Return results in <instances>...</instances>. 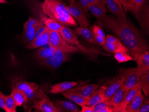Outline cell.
<instances>
[{"label": "cell", "instance_id": "obj_1", "mask_svg": "<svg viewBox=\"0 0 149 112\" xmlns=\"http://www.w3.org/2000/svg\"><path fill=\"white\" fill-rule=\"evenodd\" d=\"M104 27L112 32L128 49L135 61L140 55L149 51V44L138 28L129 20L123 21L104 14L99 18Z\"/></svg>", "mask_w": 149, "mask_h": 112}, {"label": "cell", "instance_id": "obj_2", "mask_svg": "<svg viewBox=\"0 0 149 112\" xmlns=\"http://www.w3.org/2000/svg\"><path fill=\"white\" fill-rule=\"evenodd\" d=\"M42 8L45 15L64 26H78L75 19L68 12L67 6L61 0H44Z\"/></svg>", "mask_w": 149, "mask_h": 112}, {"label": "cell", "instance_id": "obj_3", "mask_svg": "<svg viewBox=\"0 0 149 112\" xmlns=\"http://www.w3.org/2000/svg\"><path fill=\"white\" fill-rule=\"evenodd\" d=\"M118 71L120 81L124 88L125 93L137 83L143 75L137 67L125 69L121 68Z\"/></svg>", "mask_w": 149, "mask_h": 112}, {"label": "cell", "instance_id": "obj_4", "mask_svg": "<svg viewBox=\"0 0 149 112\" xmlns=\"http://www.w3.org/2000/svg\"><path fill=\"white\" fill-rule=\"evenodd\" d=\"M59 33L61 36L68 44L69 45H75L77 46L78 49L86 54L91 55L103 54V53L97 50L88 48L81 45L74 33L72 31H71V29L67 27V26L63 25Z\"/></svg>", "mask_w": 149, "mask_h": 112}, {"label": "cell", "instance_id": "obj_5", "mask_svg": "<svg viewBox=\"0 0 149 112\" xmlns=\"http://www.w3.org/2000/svg\"><path fill=\"white\" fill-rule=\"evenodd\" d=\"M49 42L51 46L56 47L66 52L72 53L77 52L78 49L77 47L68 44L60 35L58 32L51 31Z\"/></svg>", "mask_w": 149, "mask_h": 112}, {"label": "cell", "instance_id": "obj_6", "mask_svg": "<svg viewBox=\"0 0 149 112\" xmlns=\"http://www.w3.org/2000/svg\"><path fill=\"white\" fill-rule=\"evenodd\" d=\"M67 10L69 14L76 19L80 27L88 28L90 25V22L85 15V12L77 3L67 6Z\"/></svg>", "mask_w": 149, "mask_h": 112}, {"label": "cell", "instance_id": "obj_7", "mask_svg": "<svg viewBox=\"0 0 149 112\" xmlns=\"http://www.w3.org/2000/svg\"><path fill=\"white\" fill-rule=\"evenodd\" d=\"M31 108L42 112H59V110L55 104H54L47 96L34 103L32 105Z\"/></svg>", "mask_w": 149, "mask_h": 112}, {"label": "cell", "instance_id": "obj_8", "mask_svg": "<svg viewBox=\"0 0 149 112\" xmlns=\"http://www.w3.org/2000/svg\"><path fill=\"white\" fill-rule=\"evenodd\" d=\"M141 83L140 80H139L134 87L128 90L125 94L123 99L118 108L117 112H124L125 109L127 104L132 101L138 91L141 90Z\"/></svg>", "mask_w": 149, "mask_h": 112}, {"label": "cell", "instance_id": "obj_9", "mask_svg": "<svg viewBox=\"0 0 149 112\" xmlns=\"http://www.w3.org/2000/svg\"><path fill=\"white\" fill-rule=\"evenodd\" d=\"M123 83L119 77H116L104 84L105 88L104 97L102 101H107L111 98L114 93L120 87Z\"/></svg>", "mask_w": 149, "mask_h": 112}, {"label": "cell", "instance_id": "obj_10", "mask_svg": "<svg viewBox=\"0 0 149 112\" xmlns=\"http://www.w3.org/2000/svg\"><path fill=\"white\" fill-rule=\"evenodd\" d=\"M105 5L109 11L113 13L115 17L120 20L126 21L127 20L123 6L119 5L114 0H104Z\"/></svg>", "mask_w": 149, "mask_h": 112}, {"label": "cell", "instance_id": "obj_11", "mask_svg": "<svg viewBox=\"0 0 149 112\" xmlns=\"http://www.w3.org/2000/svg\"><path fill=\"white\" fill-rule=\"evenodd\" d=\"M51 31L47 27L41 35L36 38L27 44L25 48L27 49H34L40 47L41 46L49 41Z\"/></svg>", "mask_w": 149, "mask_h": 112}, {"label": "cell", "instance_id": "obj_12", "mask_svg": "<svg viewBox=\"0 0 149 112\" xmlns=\"http://www.w3.org/2000/svg\"><path fill=\"white\" fill-rule=\"evenodd\" d=\"M100 84H85L80 86L74 87L72 88H71L72 91L76 92L79 95L82 96L84 98L89 100L93 93L96 91Z\"/></svg>", "mask_w": 149, "mask_h": 112}, {"label": "cell", "instance_id": "obj_13", "mask_svg": "<svg viewBox=\"0 0 149 112\" xmlns=\"http://www.w3.org/2000/svg\"><path fill=\"white\" fill-rule=\"evenodd\" d=\"M135 17L143 30L146 32H149V6L146 5V2L135 16Z\"/></svg>", "mask_w": 149, "mask_h": 112}, {"label": "cell", "instance_id": "obj_14", "mask_svg": "<svg viewBox=\"0 0 149 112\" xmlns=\"http://www.w3.org/2000/svg\"><path fill=\"white\" fill-rule=\"evenodd\" d=\"M26 96L28 102L27 104H33L36 102L41 100L46 97L44 92L39 88H28L23 91Z\"/></svg>", "mask_w": 149, "mask_h": 112}, {"label": "cell", "instance_id": "obj_15", "mask_svg": "<svg viewBox=\"0 0 149 112\" xmlns=\"http://www.w3.org/2000/svg\"><path fill=\"white\" fill-rule=\"evenodd\" d=\"M88 10L96 18L99 19L104 14H105L107 12L105 1L100 0L97 4L89 5L88 7Z\"/></svg>", "mask_w": 149, "mask_h": 112}, {"label": "cell", "instance_id": "obj_16", "mask_svg": "<svg viewBox=\"0 0 149 112\" xmlns=\"http://www.w3.org/2000/svg\"><path fill=\"white\" fill-rule=\"evenodd\" d=\"M145 97L143 95L141 90L138 91L132 101L127 104L124 112H136L144 100Z\"/></svg>", "mask_w": 149, "mask_h": 112}, {"label": "cell", "instance_id": "obj_17", "mask_svg": "<svg viewBox=\"0 0 149 112\" xmlns=\"http://www.w3.org/2000/svg\"><path fill=\"white\" fill-rule=\"evenodd\" d=\"M61 94L66 98L68 99L81 106L83 105H87L89 102V100L84 98L82 96L72 91L71 89L62 92Z\"/></svg>", "mask_w": 149, "mask_h": 112}, {"label": "cell", "instance_id": "obj_18", "mask_svg": "<svg viewBox=\"0 0 149 112\" xmlns=\"http://www.w3.org/2000/svg\"><path fill=\"white\" fill-rule=\"evenodd\" d=\"M125 94L124 88L122 84L109 99L110 103L113 107V112H117L118 108L123 99Z\"/></svg>", "mask_w": 149, "mask_h": 112}, {"label": "cell", "instance_id": "obj_19", "mask_svg": "<svg viewBox=\"0 0 149 112\" xmlns=\"http://www.w3.org/2000/svg\"><path fill=\"white\" fill-rule=\"evenodd\" d=\"M70 53L58 49L53 54V64L52 68L56 69L69 59Z\"/></svg>", "mask_w": 149, "mask_h": 112}, {"label": "cell", "instance_id": "obj_20", "mask_svg": "<svg viewBox=\"0 0 149 112\" xmlns=\"http://www.w3.org/2000/svg\"><path fill=\"white\" fill-rule=\"evenodd\" d=\"M135 61L137 64V67L143 75L149 72V51L145 52L140 55Z\"/></svg>", "mask_w": 149, "mask_h": 112}, {"label": "cell", "instance_id": "obj_21", "mask_svg": "<svg viewBox=\"0 0 149 112\" xmlns=\"http://www.w3.org/2000/svg\"><path fill=\"white\" fill-rule=\"evenodd\" d=\"M55 105L59 110V112H80V109L77 105L70 101L56 100Z\"/></svg>", "mask_w": 149, "mask_h": 112}, {"label": "cell", "instance_id": "obj_22", "mask_svg": "<svg viewBox=\"0 0 149 112\" xmlns=\"http://www.w3.org/2000/svg\"><path fill=\"white\" fill-rule=\"evenodd\" d=\"M77 85L76 82H63L51 86L50 93L52 94H57L69 90Z\"/></svg>", "mask_w": 149, "mask_h": 112}, {"label": "cell", "instance_id": "obj_23", "mask_svg": "<svg viewBox=\"0 0 149 112\" xmlns=\"http://www.w3.org/2000/svg\"><path fill=\"white\" fill-rule=\"evenodd\" d=\"M103 47L106 51L112 53L113 54H115L119 52H124L130 53L128 49L120 41L115 43L105 42L104 45L103 46Z\"/></svg>", "mask_w": 149, "mask_h": 112}, {"label": "cell", "instance_id": "obj_24", "mask_svg": "<svg viewBox=\"0 0 149 112\" xmlns=\"http://www.w3.org/2000/svg\"><path fill=\"white\" fill-rule=\"evenodd\" d=\"M105 89V88L104 85L99 89L97 88L92 94L87 105L91 107L99 103L102 102Z\"/></svg>", "mask_w": 149, "mask_h": 112}, {"label": "cell", "instance_id": "obj_25", "mask_svg": "<svg viewBox=\"0 0 149 112\" xmlns=\"http://www.w3.org/2000/svg\"><path fill=\"white\" fill-rule=\"evenodd\" d=\"M38 23L36 25L23 26L22 40L25 43L31 42L34 39Z\"/></svg>", "mask_w": 149, "mask_h": 112}, {"label": "cell", "instance_id": "obj_26", "mask_svg": "<svg viewBox=\"0 0 149 112\" xmlns=\"http://www.w3.org/2000/svg\"><path fill=\"white\" fill-rule=\"evenodd\" d=\"M11 94L12 95L17 107L25 106L28 102L26 96L22 91L12 88Z\"/></svg>", "mask_w": 149, "mask_h": 112}, {"label": "cell", "instance_id": "obj_27", "mask_svg": "<svg viewBox=\"0 0 149 112\" xmlns=\"http://www.w3.org/2000/svg\"><path fill=\"white\" fill-rule=\"evenodd\" d=\"M75 31L78 35L84 38L89 43L93 45L97 44L95 40L93 34H92L90 30L87 27H77Z\"/></svg>", "mask_w": 149, "mask_h": 112}, {"label": "cell", "instance_id": "obj_28", "mask_svg": "<svg viewBox=\"0 0 149 112\" xmlns=\"http://www.w3.org/2000/svg\"><path fill=\"white\" fill-rule=\"evenodd\" d=\"M58 48L51 46L46 49H40L36 52V58L39 61H42L52 56Z\"/></svg>", "mask_w": 149, "mask_h": 112}, {"label": "cell", "instance_id": "obj_29", "mask_svg": "<svg viewBox=\"0 0 149 112\" xmlns=\"http://www.w3.org/2000/svg\"><path fill=\"white\" fill-rule=\"evenodd\" d=\"M44 24L47 28L51 31L59 32L63 25L51 18H46L44 19Z\"/></svg>", "mask_w": 149, "mask_h": 112}, {"label": "cell", "instance_id": "obj_30", "mask_svg": "<svg viewBox=\"0 0 149 112\" xmlns=\"http://www.w3.org/2000/svg\"><path fill=\"white\" fill-rule=\"evenodd\" d=\"M16 104L11 94L6 96L5 111L6 112H16Z\"/></svg>", "mask_w": 149, "mask_h": 112}, {"label": "cell", "instance_id": "obj_31", "mask_svg": "<svg viewBox=\"0 0 149 112\" xmlns=\"http://www.w3.org/2000/svg\"><path fill=\"white\" fill-rule=\"evenodd\" d=\"M141 89L146 97H149V72L146 74H143L141 77Z\"/></svg>", "mask_w": 149, "mask_h": 112}, {"label": "cell", "instance_id": "obj_32", "mask_svg": "<svg viewBox=\"0 0 149 112\" xmlns=\"http://www.w3.org/2000/svg\"><path fill=\"white\" fill-rule=\"evenodd\" d=\"M12 88L23 92L24 90L28 89V88H37L39 87H38V85L34 82H21L17 83L14 84Z\"/></svg>", "mask_w": 149, "mask_h": 112}, {"label": "cell", "instance_id": "obj_33", "mask_svg": "<svg viewBox=\"0 0 149 112\" xmlns=\"http://www.w3.org/2000/svg\"><path fill=\"white\" fill-rule=\"evenodd\" d=\"M114 58L118 63H123L129 61H133V57L128 53L119 52L114 54Z\"/></svg>", "mask_w": 149, "mask_h": 112}, {"label": "cell", "instance_id": "obj_34", "mask_svg": "<svg viewBox=\"0 0 149 112\" xmlns=\"http://www.w3.org/2000/svg\"><path fill=\"white\" fill-rule=\"evenodd\" d=\"M117 3L123 6L125 11L133 12L134 9V0H114Z\"/></svg>", "mask_w": 149, "mask_h": 112}, {"label": "cell", "instance_id": "obj_35", "mask_svg": "<svg viewBox=\"0 0 149 112\" xmlns=\"http://www.w3.org/2000/svg\"><path fill=\"white\" fill-rule=\"evenodd\" d=\"M107 107H111L113 108L109 100L100 102L93 106H92V108L94 112H100L101 110Z\"/></svg>", "mask_w": 149, "mask_h": 112}, {"label": "cell", "instance_id": "obj_36", "mask_svg": "<svg viewBox=\"0 0 149 112\" xmlns=\"http://www.w3.org/2000/svg\"><path fill=\"white\" fill-rule=\"evenodd\" d=\"M146 1V0H134V9L132 13L135 16L140 10Z\"/></svg>", "mask_w": 149, "mask_h": 112}, {"label": "cell", "instance_id": "obj_37", "mask_svg": "<svg viewBox=\"0 0 149 112\" xmlns=\"http://www.w3.org/2000/svg\"><path fill=\"white\" fill-rule=\"evenodd\" d=\"M149 112V97L145 98L140 107L138 109L136 112Z\"/></svg>", "mask_w": 149, "mask_h": 112}, {"label": "cell", "instance_id": "obj_38", "mask_svg": "<svg viewBox=\"0 0 149 112\" xmlns=\"http://www.w3.org/2000/svg\"><path fill=\"white\" fill-rule=\"evenodd\" d=\"M45 18H42L41 20L39 21V23L37 27L36 31V35H35V38L37 37L38 36L41 35L43 32L45 30V26L44 24V21Z\"/></svg>", "mask_w": 149, "mask_h": 112}, {"label": "cell", "instance_id": "obj_39", "mask_svg": "<svg viewBox=\"0 0 149 112\" xmlns=\"http://www.w3.org/2000/svg\"><path fill=\"white\" fill-rule=\"evenodd\" d=\"M77 4L85 13L87 12L88 7L89 5L88 0H77Z\"/></svg>", "mask_w": 149, "mask_h": 112}, {"label": "cell", "instance_id": "obj_40", "mask_svg": "<svg viewBox=\"0 0 149 112\" xmlns=\"http://www.w3.org/2000/svg\"><path fill=\"white\" fill-rule=\"evenodd\" d=\"M93 34L98 35L104 38H105V33L103 30L101 29L100 26L97 25H95L93 26Z\"/></svg>", "mask_w": 149, "mask_h": 112}, {"label": "cell", "instance_id": "obj_41", "mask_svg": "<svg viewBox=\"0 0 149 112\" xmlns=\"http://www.w3.org/2000/svg\"><path fill=\"white\" fill-rule=\"evenodd\" d=\"M119 39L117 37L111 35H108L105 37V42L115 43L118 42Z\"/></svg>", "mask_w": 149, "mask_h": 112}, {"label": "cell", "instance_id": "obj_42", "mask_svg": "<svg viewBox=\"0 0 149 112\" xmlns=\"http://www.w3.org/2000/svg\"><path fill=\"white\" fill-rule=\"evenodd\" d=\"M94 38L95 40L96 41L97 44L103 46L105 43V38H104L98 35L93 34Z\"/></svg>", "mask_w": 149, "mask_h": 112}, {"label": "cell", "instance_id": "obj_43", "mask_svg": "<svg viewBox=\"0 0 149 112\" xmlns=\"http://www.w3.org/2000/svg\"><path fill=\"white\" fill-rule=\"evenodd\" d=\"M6 97V96L0 91V109L3 110H5Z\"/></svg>", "mask_w": 149, "mask_h": 112}, {"label": "cell", "instance_id": "obj_44", "mask_svg": "<svg viewBox=\"0 0 149 112\" xmlns=\"http://www.w3.org/2000/svg\"><path fill=\"white\" fill-rule=\"evenodd\" d=\"M81 112H94L92 107L89 106L87 105L81 106Z\"/></svg>", "mask_w": 149, "mask_h": 112}, {"label": "cell", "instance_id": "obj_45", "mask_svg": "<svg viewBox=\"0 0 149 112\" xmlns=\"http://www.w3.org/2000/svg\"><path fill=\"white\" fill-rule=\"evenodd\" d=\"M51 47V44H50V42L48 41V42L43 44L42 46H41L40 47V49H46V48H48Z\"/></svg>", "mask_w": 149, "mask_h": 112}, {"label": "cell", "instance_id": "obj_46", "mask_svg": "<svg viewBox=\"0 0 149 112\" xmlns=\"http://www.w3.org/2000/svg\"><path fill=\"white\" fill-rule=\"evenodd\" d=\"M100 112H113L112 108L111 107H107L101 110Z\"/></svg>", "mask_w": 149, "mask_h": 112}, {"label": "cell", "instance_id": "obj_47", "mask_svg": "<svg viewBox=\"0 0 149 112\" xmlns=\"http://www.w3.org/2000/svg\"><path fill=\"white\" fill-rule=\"evenodd\" d=\"M100 1V0H88L89 5L97 4V3H98Z\"/></svg>", "mask_w": 149, "mask_h": 112}, {"label": "cell", "instance_id": "obj_48", "mask_svg": "<svg viewBox=\"0 0 149 112\" xmlns=\"http://www.w3.org/2000/svg\"><path fill=\"white\" fill-rule=\"evenodd\" d=\"M70 5H73L74 3H76L75 0H68Z\"/></svg>", "mask_w": 149, "mask_h": 112}, {"label": "cell", "instance_id": "obj_49", "mask_svg": "<svg viewBox=\"0 0 149 112\" xmlns=\"http://www.w3.org/2000/svg\"><path fill=\"white\" fill-rule=\"evenodd\" d=\"M8 2L6 0H0V4H6Z\"/></svg>", "mask_w": 149, "mask_h": 112}]
</instances>
